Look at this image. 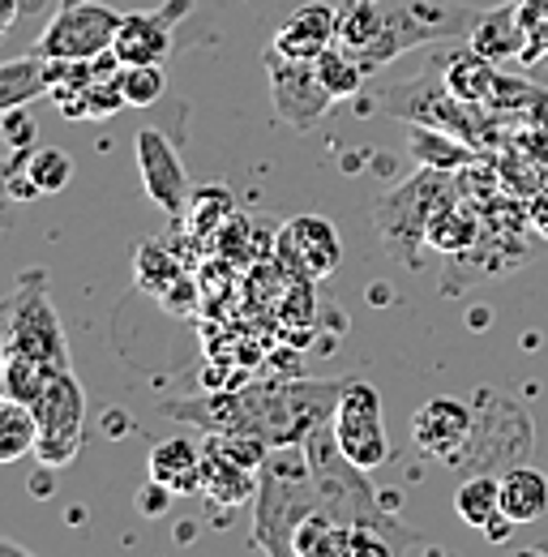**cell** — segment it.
<instances>
[{
  "mask_svg": "<svg viewBox=\"0 0 548 557\" xmlns=\"http://www.w3.org/2000/svg\"><path fill=\"white\" fill-rule=\"evenodd\" d=\"M121 17L125 13H116L103 0L61 4V13L35 39V52L43 61H90V57H103V52H112V39H116Z\"/></svg>",
  "mask_w": 548,
  "mask_h": 557,
  "instance_id": "8",
  "label": "cell"
},
{
  "mask_svg": "<svg viewBox=\"0 0 548 557\" xmlns=\"http://www.w3.org/2000/svg\"><path fill=\"white\" fill-rule=\"evenodd\" d=\"M0 134H4V141L13 146V150H26V146H35V138H39V125H35V116L30 112H4L0 116Z\"/></svg>",
  "mask_w": 548,
  "mask_h": 557,
  "instance_id": "34",
  "label": "cell"
},
{
  "mask_svg": "<svg viewBox=\"0 0 548 557\" xmlns=\"http://www.w3.org/2000/svg\"><path fill=\"white\" fill-rule=\"evenodd\" d=\"M472 429H476V408L463 404V399H450V395H437V399L420 404L415 417H411L415 446L428 459H441V463H454L463 455V446L472 442Z\"/></svg>",
  "mask_w": 548,
  "mask_h": 557,
  "instance_id": "13",
  "label": "cell"
},
{
  "mask_svg": "<svg viewBox=\"0 0 548 557\" xmlns=\"http://www.w3.org/2000/svg\"><path fill=\"white\" fill-rule=\"evenodd\" d=\"M382 4V44L373 52V73L386 70L390 61H399L411 48H428V44H454L472 35V26L479 22L476 4L463 0H377Z\"/></svg>",
  "mask_w": 548,
  "mask_h": 557,
  "instance_id": "3",
  "label": "cell"
},
{
  "mask_svg": "<svg viewBox=\"0 0 548 557\" xmlns=\"http://www.w3.org/2000/svg\"><path fill=\"white\" fill-rule=\"evenodd\" d=\"M35 420H39L35 459L43 468H68L77 459L82 433H86V391H82L73 364H61L48 373V386L35 399Z\"/></svg>",
  "mask_w": 548,
  "mask_h": 557,
  "instance_id": "6",
  "label": "cell"
},
{
  "mask_svg": "<svg viewBox=\"0 0 548 557\" xmlns=\"http://www.w3.org/2000/svg\"><path fill=\"white\" fill-rule=\"evenodd\" d=\"M61 4H77V0H61Z\"/></svg>",
  "mask_w": 548,
  "mask_h": 557,
  "instance_id": "39",
  "label": "cell"
},
{
  "mask_svg": "<svg viewBox=\"0 0 548 557\" xmlns=\"http://www.w3.org/2000/svg\"><path fill=\"white\" fill-rule=\"evenodd\" d=\"M501 510L506 519L519 528V523H536L548 515V476L527 468V463H514L501 472Z\"/></svg>",
  "mask_w": 548,
  "mask_h": 557,
  "instance_id": "24",
  "label": "cell"
},
{
  "mask_svg": "<svg viewBox=\"0 0 548 557\" xmlns=\"http://www.w3.org/2000/svg\"><path fill=\"white\" fill-rule=\"evenodd\" d=\"M39 95H48V61L39 52L0 65V116L35 103Z\"/></svg>",
  "mask_w": 548,
  "mask_h": 557,
  "instance_id": "26",
  "label": "cell"
},
{
  "mask_svg": "<svg viewBox=\"0 0 548 557\" xmlns=\"http://www.w3.org/2000/svg\"><path fill=\"white\" fill-rule=\"evenodd\" d=\"M13 185H9V159H0V227H13Z\"/></svg>",
  "mask_w": 548,
  "mask_h": 557,
  "instance_id": "36",
  "label": "cell"
},
{
  "mask_svg": "<svg viewBox=\"0 0 548 557\" xmlns=\"http://www.w3.org/2000/svg\"><path fill=\"white\" fill-rule=\"evenodd\" d=\"M0 351H26L52 369L68 364L65 326L52 305L43 271H26L17 278V287L0 300Z\"/></svg>",
  "mask_w": 548,
  "mask_h": 557,
  "instance_id": "4",
  "label": "cell"
},
{
  "mask_svg": "<svg viewBox=\"0 0 548 557\" xmlns=\"http://www.w3.org/2000/svg\"><path fill=\"white\" fill-rule=\"evenodd\" d=\"M150 481L172 493H202V446L189 437H167L150 450Z\"/></svg>",
  "mask_w": 548,
  "mask_h": 557,
  "instance_id": "20",
  "label": "cell"
},
{
  "mask_svg": "<svg viewBox=\"0 0 548 557\" xmlns=\"http://www.w3.org/2000/svg\"><path fill=\"white\" fill-rule=\"evenodd\" d=\"M48 373H52V364H43L26 351H0V399H17V404L35 408V399L48 386Z\"/></svg>",
  "mask_w": 548,
  "mask_h": 557,
  "instance_id": "27",
  "label": "cell"
},
{
  "mask_svg": "<svg viewBox=\"0 0 548 557\" xmlns=\"http://www.w3.org/2000/svg\"><path fill=\"white\" fill-rule=\"evenodd\" d=\"M194 9V0H163L154 13H125L112 39V52L121 65H163L172 52L176 22Z\"/></svg>",
  "mask_w": 548,
  "mask_h": 557,
  "instance_id": "12",
  "label": "cell"
},
{
  "mask_svg": "<svg viewBox=\"0 0 548 557\" xmlns=\"http://www.w3.org/2000/svg\"><path fill=\"white\" fill-rule=\"evenodd\" d=\"M232 214V194L227 189H205V194H194V207H189V223L194 232H214L223 219Z\"/></svg>",
  "mask_w": 548,
  "mask_h": 557,
  "instance_id": "33",
  "label": "cell"
},
{
  "mask_svg": "<svg viewBox=\"0 0 548 557\" xmlns=\"http://www.w3.org/2000/svg\"><path fill=\"white\" fill-rule=\"evenodd\" d=\"M441 82H446V90H450L454 99H463V103H484V108H488V99H493V90H497V82H501V70H497V61H488L484 52H476V48L468 44L463 52H450V57H446Z\"/></svg>",
  "mask_w": 548,
  "mask_h": 557,
  "instance_id": "22",
  "label": "cell"
},
{
  "mask_svg": "<svg viewBox=\"0 0 548 557\" xmlns=\"http://www.w3.org/2000/svg\"><path fill=\"white\" fill-rule=\"evenodd\" d=\"M278 249H283V258L304 278L335 275L342 262L339 232L322 214H296V219H287L283 232H278Z\"/></svg>",
  "mask_w": 548,
  "mask_h": 557,
  "instance_id": "14",
  "label": "cell"
},
{
  "mask_svg": "<svg viewBox=\"0 0 548 557\" xmlns=\"http://www.w3.org/2000/svg\"><path fill=\"white\" fill-rule=\"evenodd\" d=\"M266 61V77H271V103H274V121H283L287 129L296 134H309L339 99L326 90V82L317 77L313 61H296V57H283L266 44L262 52Z\"/></svg>",
  "mask_w": 548,
  "mask_h": 557,
  "instance_id": "9",
  "label": "cell"
},
{
  "mask_svg": "<svg viewBox=\"0 0 548 557\" xmlns=\"http://www.w3.org/2000/svg\"><path fill=\"white\" fill-rule=\"evenodd\" d=\"M121 90H125V108H154L167 90L163 65H121Z\"/></svg>",
  "mask_w": 548,
  "mask_h": 557,
  "instance_id": "31",
  "label": "cell"
},
{
  "mask_svg": "<svg viewBox=\"0 0 548 557\" xmlns=\"http://www.w3.org/2000/svg\"><path fill=\"white\" fill-rule=\"evenodd\" d=\"M468 44L476 52H484L488 61H497V65H523L532 39H527V26L519 17V4L506 0L497 9H484L479 22L472 26V35H468Z\"/></svg>",
  "mask_w": 548,
  "mask_h": 557,
  "instance_id": "18",
  "label": "cell"
},
{
  "mask_svg": "<svg viewBox=\"0 0 548 557\" xmlns=\"http://www.w3.org/2000/svg\"><path fill=\"white\" fill-rule=\"evenodd\" d=\"M73 181V159L57 146H26L9 154V185L17 202H35L48 194H61Z\"/></svg>",
  "mask_w": 548,
  "mask_h": 557,
  "instance_id": "16",
  "label": "cell"
},
{
  "mask_svg": "<svg viewBox=\"0 0 548 557\" xmlns=\"http://www.w3.org/2000/svg\"><path fill=\"white\" fill-rule=\"evenodd\" d=\"M454 510H459V519H463L468 528L484 532L493 545H501V541L514 532V523H510L506 510H501V476H493V472H472V476H463V485L454 493Z\"/></svg>",
  "mask_w": 548,
  "mask_h": 557,
  "instance_id": "19",
  "label": "cell"
},
{
  "mask_svg": "<svg viewBox=\"0 0 548 557\" xmlns=\"http://www.w3.org/2000/svg\"><path fill=\"white\" fill-rule=\"evenodd\" d=\"M35 446H39L35 408L30 404H17V399H0V468L35 455Z\"/></svg>",
  "mask_w": 548,
  "mask_h": 557,
  "instance_id": "29",
  "label": "cell"
},
{
  "mask_svg": "<svg viewBox=\"0 0 548 557\" xmlns=\"http://www.w3.org/2000/svg\"><path fill=\"white\" fill-rule=\"evenodd\" d=\"M322 510L317 481L304 455V442H278L266 450L258 468V493H253V545L262 554L287 557L296 528Z\"/></svg>",
  "mask_w": 548,
  "mask_h": 557,
  "instance_id": "1",
  "label": "cell"
},
{
  "mask_svg": "<svg viewBox=\"0 0 548 557\" xmlns=\"http://www.w3.org/2000/svg\"><path fill=\"white\" fill-rule=\"evenodd\" d=\"M17 13H22V0H0V39H4L9 30H13Z\"/></svg>",
  "mask_w": 548,
  "mask_h": 557,
  "instance_id": "37",
  "label": "cell"
},
{
  "mask_svg": "<svg viewBox=\"0 0 548 557\" xmlns=\"http://www.w3.org/2000/svg\"><path fill=\"white\" fill-rule=\"evenodd\" d=\"M331 429H335L339 450L356 468L373 472V468H382L390 459V437H386V420H382V395H377L373 382H360V377L351 382L347 377Z\"/></svg>",
  "mask_w": 548,
  "mask_h": 557,
  "instance_id": "10",
  "label": "cell"
},
{
  "mask_svg": "<svg viewBox=\"0 0 548 557\" xmlns=\"http://www.w3.org/2000/svg\"><path fill=\"white\" fill-rule=\"evenodd\" d=\"M382 108L390 116H403V121H420V125H437V129H450L472 146H488L497 141V129L484 112V103H463L446 90V82H403V86H390L382 95Z\"/></svg>",
  "mask_w": 548,
  "mask_h": 557,
  "instance_id": "7",
  "label": "cell"
},
{
  "mask_svg": "<svg viewBox=\"0 0 548 557\" xmlns=\"http://www.w3.org/2000/svg\"><path fill=\"white\" fill-rule=\"evenodd\" d=\"M459 176L454 172H437V168H420L408 185L390 189L386 198H377L373 223L377 236L386 245L390 258H399L403 267H420V245L428 236V219L441 207L459 202Z\"/></svg>",
  "mask_w": 548,
  "mask_h": 557,
  "instance_id": "2",
  "label": "cell"
},
{
  "mask_svg": "<svg viewBox=\"0 0 548 557\" xmlns=\"http://www.w3.org/2000/svg\"><path fill=\"white\" fill-rule=\"evenodd\" d=\"M382 26H386V17H382V4L377 0H342L339 39L335 44L347 48V52H356L364 61V70L373 73V52L382 44Z\"/></svg>",
  "mask_w": 548,
  "mask_h": 557,
  "instance_id": "25",
  "label": "cell"
},
{
  "mask_svg": "<svg viewBox=\"0 0 548 557\" xmlns=\"http://www.w3.org/2000/svg\"><path fill=\"white\" fill-rule=\"evenodd\" d=\"M527 223L548 240V185H540V189L532 194V202H527Z\"/></svg>",
  "mask_w": 548,
  "mask_h": 557,
  "instance_id": "35",
  "label": "cell"
},
{
  "mask_svg": "<svg viewBox=\"0 0 548 557\" xmlns=\"http://www.w3.org/2000/svg\"><path fill=\"white\" fill-rule=\"evenodd\" d=\"M134 159L146 198L163 210V214H185L194 189H189V172H185V163H180L172 138L163 129H141L134 138Z\"/></svg>",
  "mask_w": 548,
  "mask_h": 557,
  "instance_id": "11",
  "label": "cell"
},
{
  "mask_svg": "<svg viewBox=\"0 0 548 557\" xmlns=\"http://www.w3.org/2000/svg\"><path fill=\"white\" fill-rule=\"evenodd\" d=\"M479 240V223L472 210H463L459 202H450V207H441L433 219H428V236H424V245L428 249H437V253H472Z\"/></svg>",
  "mask_w": 548,
  "mask_h": 557,
  "instance_id": "28",
  "label": "cell"
},
{
  "mask_svg": "<svg viewBox=\"0 0 548 557\" xmlns=\"http://www.w3.org/2000/svg\"><path fill=\"white\" fill-rule=\"evenodd\" d=\"M313 65H317V77L326 82V90H331L335 99H351V95H360V86L373 77V73L364 70V61H360L356 52L339 48V44H335V48H326Z\"/></svg>",
  "mask_w": 548,
  "mask_h": 557,
  "instance_id": "30",
  "label": "cell"
},
{
  "mask_svg": "<svg viewBox=\"0 0 548 557\" xmlns=\"http://www.w3.org/2000/svg\"><path fill=\"white\" fill-rule=\"evenodd\" d=\"M202 493L219 506H240L258 493V468L236 459L219 433H210L202 446Z\"/></svg>",
  "mask_w": 548,
  "mask_h": 557,
  "instance_id": "17",
  "label": "cell"
},
{
  "mask_svg": "<svg viewBox=\"0 0 548 557\" xmlns=\"http://www.w3.org/2000/svg\"><path fill=\"white\" fill-rule=\"evenodd\" d=\"M0 554H26V545H17V541H4V536H0Z\"/></svg>",
  "mask_w": 548,
  "mask_h": 557,
  "instance_id": "38",
  "label": "cell"
},
{
  "mask_svg": "<svg viewBox=\"0 0 548 557\" xmlns=\"http://www.w3.org/2000/svg\"><path fill=\"white\" fill-rule=\"evenodd\" d=\"M134 271H137V287H146V292H154V296H163L167 283L180 275L176 262H172V253H167L163 245H141L134 258Z\"/></svg>",
  "mask_w": 548,
  "mask_h": 557,
  "instance_id": "32",
  "label": "cell"
},
{
  "mask_svg": "<svg viewBox=\"0 0 548 557\" xmlns=\"http://www.w3.org/2000/svg\"><path fill=\"white\" fill-rule=\"evenodd\" d=\"M408 150L420 168H437V172H463L479 159V146L463 141L450 129H437V125H420L411 121Z\"/></svg>",
  "mask_w": 548,
  "mask_h": 557,
  "instance_id": "21",
  "label": "cell"
},
{
  "mask_svg": "<svg viewBox=\"0 0 548 557\" xmlns=\"http://www.w3.org/2000/svg\"><path fill=\"white\" fill-rule=\"evenodd\" d=\"M532 450V420L519 404H510L497 391H479L476 395V429L472 442L463 446V455L450 463L459 472H493V468H514L523 463Z\"/></svg>",
  "mask_w": 548,
  "mask_h": 557,
  "instance_id": "5",
  "label": "cell"
},
{
  "mask_svg": "<svg viewBox=\"0 0 548 557\" xmlns=\"http://www.w3.org/2000/svg\"><path fill=\"white\" fill-rule=\"evenodd\" d=\"M339 39V4L326 0H309L300 9H291V17L274 30L271 48L296 61H317L326 48H335Z\"/></svg>",
  "mask_w": 548,
  "mask_h": 557,
  "instance_id": "15",
  "label": "cell"
},
{
  "mask_svg": "<svg viewBox=\"0 0 548 557\" xmlns=\"http://www.w3.org/2000/svg\"><path fill=\"white\" fill-rule=\"evenodd\" d=\"M48 99L61 108V116H68V121H108V116H116L125 108L121 70L103 73V77H95V82H86L77 90H52Z\"/></svg>",
  "mask_w": 548,
  "mask_h": 557,
  "instance_id": "23",
  "label": "cell"
}]
</instances>
